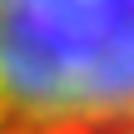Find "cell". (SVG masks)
Masks as SVG:
<instances>
[{
  "label": "cell",
  "instance_id": "obj_1",
  "mask_svg": "<svg viewBox=\"0 0 134 134\" xmlns=\"http://www.w3.org/2000/svg\"><path fill=\"white\" fill-rule=\"evenodd\" d=\"M134 0H0V134H129Z\"/></svg>",
  "mask_w": 134,
  "mask_h": 134
},
{
  "label": "cell",
  "instance_id": "obj_2",
  "mask_svg": "<svg viewBox=\"0 0 134 134\" xmlns=\"http://www.w3.org/2000/svg\"><path fill=\"white\" fill-rule=\"evenodd\" d=\"M129 134H134V129H129Z\"/></svg>",
  "mask_w": 134,
  "mask_h": 134
}]
</instances>
